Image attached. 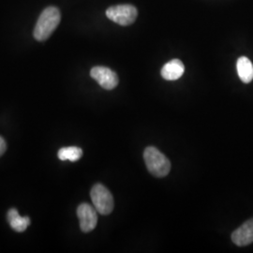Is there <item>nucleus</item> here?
Instances as JSON below:
<instances>
[{
	"label": "nucleus",
	"instance_id": "11",
	"mask_svg": "<svg viewBox=\"0 0 253 253\" xmlns=\"http://www.w3.org/2000/svg\"><path fill=\"white\" fill-rule=\"evenodd\" d=\"M83 156V150L80 147L77 146H69L63 147L58 150L57 157L60 161H71V162H77L79 161Z\"/></svg>",
	"mask_w": 253,
	"mask_h": 253
},
{
	"label": "nucleus",
	"instance_id": "9",
	"mask_svg": "<svg viewBox=\"0 0 253 253\" xmlns=\"http://www.w3.org/2000/svg\"><path fill=\"white\" fill-rule=\"evenodd\" d=\"M7 219L11 229L17 233L25 232L30 224V218L28 217H21L17 209L15 208H10L8 211Z\"/></svg>",
	"mask_w": 253,
	"mask_h": 253
},
{
	"label": "nucleus",
	"instance_id": "4",
	"mask_svg": "<svg viewBox=\"0 0 253 253\" xmlns=\"http://www.w3.org/2000/svg\"><path fill=\"white\" fill-rule=\"evenodd\" d=\"M106 16L114 23L126 27L135 22L138 16V10L136 7L130 4L116 5L107 9Z\"/></svg>",
	"mask_w": 253,
	"mask_h": 253
},
{
	"label": "nucleus",
	"instance_id": "2",
	"mask_svg": "<svg viewBox=\"0 0 253 253\" xmlns=\"http://www.w3.org/2000/svg\"><path fill=\"white\" fill-rule=\"evenodd\" d=\"M144 159L148 172L156 177H164L171 170L170 161L154 146L145 148Z\"/></svg>",
	"mask_w": 253,
	"mask_h": 253
},
{
	"label": "nucleus",
	"instance_id": "3",
	"mask_svg": "<svg viewBox=\"0 0 253 253\" xmlns=\"http://www.w3.org/2000/svg\"><path fill=\"white\" fill-rule=\"evenodd\" d=\"M90 196L94 208L101 215L106 216L114 210V197L103 185L96 184L91 190Z\"/></svg>",
	"mask_w": 253,
	"mask_h": 253
},
{
	"label": "nucleus",
	"instance_id": "6",
	"mask_svg": "<svg viewBox=\"0 0 253 253\" xmlns=\"http://www.w3.org/2000/svg\"><path fill=\"white\" fill-rule=\"evenodd\" d=\"M77 216L80 221L82 232L89 233L95 229L98 223V215L96 208L89 204L84 203L77 208Z\"/></svg>",
	"mask_w": 253,
	"mask_h": 253
},
{
	"label": "nucleus",
	"instance_id": "10",
	"mask_svg": "<svg viewBox=\"0 0 253 253\" xmlns=\"http://www.w3.org/2000/svg\"><path fill=\"white\" fill-rule=\"evenodd\" d=\"M236 70L240 80L249 84L253 80V65L252 61L246 57L241 56L238 58L236 63Z\"/></svg>",
	"mask_w": 253,
	"mask_h": 253
},
{
	"label": "nucleus",
	"instance_id": "7",
	"mask_svg": "<svg viewBox=\"0 0 253 253\" xmlns=\"http://www.w3.org/2000/svg\"><path fill=\"white\" fill-rule=\"evenodd\" d=\"M232 240L238 247H245L253 242V217L247 220L232 234Z\"/></svg>",
	"mask_w": 253,
	"mask_h": 253
},
{
	"label": "nucleus",
	"instance_id": "1",
	"mask_svg": "<svg viewBox=\"0 0 253 253\" xmlns=\"http://www.w3.org/2000/svg\"><path fill=\"white\" fill-rule=\"evenodd\" d=\"M61 21L60 10L54 6L47 7L42 10L37 21L33 35L37 41L44 42L54 33Z\"/></svg>",
	"mask_w": 253,
	"mask_h": 253
},
{
	"label": "nucleus",
	"instance_id": "12",
	"mask_svg": "<svg viewBox=\"0 0 253 253\" xmlns=\"http://www.w3.org/2000/svg\"><path fill=\"white\" fill-rule=\"evenodd\" d=\"M6 149H7V144H6L5 140L0 136V157L5 153Z\"/></svg>",
	"mask_w": 253,
	"mask_h": 253
},
{
	"label": "nucleus",
	"instance_id": "5",
	"mask_svg": "<svg viewBox=\"0 0 253 253\" xmlns=\"http://www.w3.org/2000/svg\"><path fill=\"white\" fill-rule=\"evenodd\" d=\"M90 76L99 83L100 86L106 90H112L118 86V76L117 73L107 67L97 66L92 68Z\"/></svg>",
	"mask_w": 253,
	"mask_h": 253
},
{
	"label": "nucleus",
	"instance_id": "8",
	"mask_svg": "<svg viewBox=\"0 0 253 253\" xmlns=\"http://www.w3.org/2000/svg\"><path fill=\"white\" fill-rule=\"evenodd\" d=\"M185 67L179 59H172L165 64L161 71L163 79L167 81H175L184 74Z\"/></svg>",
	"mask_w": 253,
	"mask_h": 253
}]
</instances>
